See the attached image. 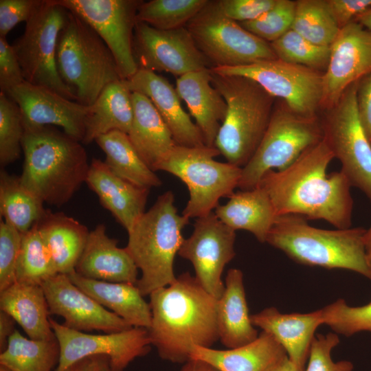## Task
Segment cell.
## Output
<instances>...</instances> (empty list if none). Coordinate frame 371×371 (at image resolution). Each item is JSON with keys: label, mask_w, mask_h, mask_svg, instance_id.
I'll use <instances>...</instances> for the list:
<instances>
[{"label": "cell", "mask_w": 371, "mask_h": 371, "mask_svg": "<svg viewBox=\"0 0 371 371\" xmlns=\"http://www.w3.org/2000/svg\"><path fill=\"white\" fill-rule=\"evenodd\" d=\"M85 182L127 232L145 212L150 189L117 176L104 161L95 158L91 160Z\"/></svg>", "instance_id": "cell-24"}, {"label": "cell", "mask_w": 371, "mask_h": 371, "mask_svg": "<svg viewBox=\"0 0 371 371\" xmlns=\"http://www.w3.org/2000/svg\"><path fill=\"white\" fill-rule=\"evenodd\" d=\"M68 14L69 11L56 0H43L12 46L26 82L77 101L75 94L61 79L56 66L58 36Z\"/></svg>", "instance_id": "cell-11"}, {"label": "cell", "mask_w": 371, "mask_h": 371, "mask_svg": "<svg viewBox=\"0 0 371 371\" xmlns=\"http://www.w3.org/2000/svg\"><path fill=\"white\" fill-rule=\"evenodd\" d=\"M0 371H10V370H8L7 368L0 366Z\"/></svg>", "instance_id": "cell-58"}, {"label": "cell", "mask_w": 371, "mask_h": 371, "mask_svg": "<svg viewBox=\"0 0 371 371\" xmlns=\"http://www.w3.org/2000/svg\"><path fill=\"white\" fill-rule=\"evenodd\" d=\"M295 1L277 0L274 6L254 21L239 23L245 29L271 43L291 29Z\"/></svg>", "instance_id": "cell-43"}, {"label": "cell", "mask_w": 371, "mask_h": 371, "mask_svg": "<svg viewBox=\"0 0 371 371\" xmlns=\"http://www.w3.org/2000/svg\"><path fill=\"white\" fill-rule=\"evenodd\" d=\"M36 225L58 273L69 275L75 271L89 236L87 227L63 212L49 210Z\"/></svg>", "instance_id": "cell-32"}, {"label": "cell", "mask_w": 371, "mask_h": 371, "mask_svg": "<svg viewBox=\"0 0 371 371\" xmlns=\"http://www.w3.org/2000/svg\"><path fill=\"white\" fill-rule=\"evenodd\" d=\"M133 118L128 137L143 161L154 167L176 146L165 122L146 95L132 92Z\"/></svg>", "instance_id": "cell-29"}, {"label": "cell", "mask_w": 371, "mask_h": 371, "mask_svg": "<svg viewBox=\"0 0 371 371\" xmlns=\"http://www.w3.org/2000/svg\"><path fill=\"white\" fill-rule=\"evenodd\" d=\"M323 74L322 109L333 107L352 84L371 74V32L357 22L341 28Z\"/></svg>", "instance_id": "cell-18"}, {"label": "cell", "mask_w": 371, "mask_h": 371, "mask_svg": "<svg viewBox=\"0 0 371 371\" xmlns=\"http://www.w3.org/2000/svg\"><path fill=\"white\" fill-rule=\"evenodd\" d=\"M131 93L123 80L111 82L104 89L89 106L82 144H89L113 131L128 133L133 118Z\"/></svg>", "instance_id": "cell-33"}, {"label": "cell", "mask_w": 371, "mask_h": 371, "mask_svg": "<svg viewBox=\"0 0 371 371\" xmlns=\"http://www.w3.org/2000/svg\"><path fill=\"white\" fill-rule=\"evenodd\" d=\"M104 356H92L76 361L65 371H100Z\"/></svg>", "instance_id": "cell-52"}, {"label": "cell", "mask_w": 371, "mask_h": 371, "mask_svg": "<svg viewBox=\"0 0 371 371\" xmlns=\"http://www.w3.org/2000/svg\"><path fill=\"white\" fill-rule=\"evenodd\" d=\"M209 0H151L141 3L137 22L161 30L186 27Z\"/></svg>", "instance_id": "cell-39"}, {"label": "cell", "mask_w": 371, "mask_h": 371, "mask_svg": "<svg viewBox=\"0 0 371 371\" xmlns=\"http://www.w3.org/2000/svg\"><path fill=\"white\" fill-rule=\"evenodd\" d=\"M95 142L106 155L105 164L117 176L144 188L161 185V179L141 158L127 133L113 131Z\"/></svg>", "instance_id": "cell-34"}, {"label": "cell", "mask_w": 371, "mask_h": 371, "mask_svg": "<svg viewBox=\"0 0 371 371\" xmlns=\"http://www.w3.org/2000/svg\"><path fill=\"white\" fill-rule=\"evenodd\" d=\"M58 273L36 223L22 234L16 267V282L41 285Z\"/></svg>", "instance_id": "cell-37"}, {"label": "cell", "mask_w": 371, "mask_h": 371, "mask_svg": "<svg viewBox=\"0 0 371 371\" xmlns=\"http://www.w3.org/2000/svg\"><path fill=\"white\" fill-rule=\"evenodd\" d=\"M60 359L56 338L34 340L16 329L7 347L0 352V366L10 371H52Z\"/></svg>", "instance_id": "cell-36"}, {"label": "cell", "mask_w": 371, "mask_h": 371, "mask_svg": "<svg viewBox=\"0 0 371 371\" xmlns=\"http://www.w3.org/2000/svg\"><path fill=\"white\" fill-rule=\"evenodd\" d=\"M286 356L276 339L262 330L254 341L235 348L194 347L190 359L204 361L219 371H268Z\"/></svg>", "instance_id": "cell-27"}, {"label": "cell", "mask_w": 371, "mask_h": 371, "mask_svg": "<svg viewBox=\"0 0 371 371\" xmlns=\"http://www.w3.org/2000/svg\"><path fill=\"white\" fill-rule=\"evenodd\" d=\"M211 76L212 85L227 107L214 146L227 162L243 168L265 133L276 98L251 78L220 75L212 71Z\"/></svg>", "instance_id": "cell-6"}, {"label": "cell", "mask_w": 371, "mask_h": 371, "mask_svg": "<svg viewBox=\"0 0 371 371\" xmlns=\"http://www.w3.org/2000/svg\"><path fill=\"white\" fill-rule=\"evenodd\" d=\"M236 231L212 212L196 219L192 234L183 239L178 252L192 263L197 281L216 299L225 289L223 271L236 256Z\"/></svg>", "instance_id": "cell-16"}, {"label": "cell", "mask_w": 371, "mask_h": 371, "mask_svg": "<svg viewBox=\"0 0 371 371\" xmlns=\"http://www.w3.org/2000/svg\"><path fill=\"white\" fill-rule=\"evenodd\" d=\"M270 44L277 58L281 60L322 72L328 67L330 46L314 44L292 29Z\"/></svg>", "instance_id": "cell-40"}, {"label": "cell", "mask_w": 371, "mask_h": 371, "mask_svg": "<svg viewBox=\"0 0 371 371\" xmlns=\"http://www.w3.org/2000/svg\"><path fill=\"white\" fill-rule=\"evenodd\" d=\"M133 54L139 69L176 76L212 68L186 27L161 30L137 22Z\"/></svg>", "instance_id": "cell-17"}, {"label": "cell", "mask_w": 371, "mask_h": 371, "mask_svg": "<svg viewBox=\"0 0 371 371\" xmlns=\"http://www.w3.org/2000/svg\"><path fill=\"white\" fill-rule=\"evenodd\" d=\"M323 138L318 117L299 115L285 104L275 106L257 150L242 168L238 188L240 190L255 188L265 172L286 168Z\"/></svg>", "instance_id": "cell-9"}, {"label": "cell", "mask_w": 371, "mask_h": 371, "mask_svg": "<svg viewBox=\"0 0 371 371\" xmlns=\"http://www.w3.org/2000/svg\"><path fill=\"white\" fill-rule=\"evenodd\" d=\"M216 320L219 340L228 348L243 346L258 337L249 313L243 273L239 269L232 268L227 273L225 289L216 302Z\"/></svg>", "instance_id": "cell-26"}, {"label": "cell", "mask_w": 371, "mask_h": 371, "mask_svg": "<svg viewBox=\"0 0 371 371\" xmlns=\"http://www.w3.org/2000/svg\"><path fill=\"white\" fill-rule=\"evenodd\" d=\"M104 224L89 232L84 250L76 266L80 276L97 280L136 284L138 268L126 248L117 247Z\"/></svg>", "instance_id": "cell-23"}, {"label": "cell", "mask_w": 371, "mask_h": 371, "mask_svg": "<svg viewBox=\"0 0 371 371\" xmlns=\"http://www.w3.org/2000/svg\"><path fill=\"white\" fill-rule=\"evenodd\" d=\"M210 69L220 75L251 78L273 98L282 99L293 113L303 117H318L324 72L278 58L243 66L212 67Z\"/></svg>", "instance_id": "cell-13"}, {"label": "cell", "mask_w": 371, "mask_h": 371, "mask_svg": "<svg viewBox=\"0 0 371 371\" xmlns=\"http://www.w3.org/2000/svg\"><path fill=\"white\" fill-rule=\"evenodd\" d=\"M354 22H357L371 32V8L360 14Z\"/></svg>", "instance_id": "cell-55"}, {"label": "cell", "mask_w": 371, "mask_h": 371, "mask_svg": "<svg viewBox=\"0 0 371 371\" xmlns=\"http://www.w3.org/2000/svg\"><path fill=\"white\" fill-rule=\"evenodd\" d=\"M291 29L311 43L330 46L340 29L327 0L295 1Z\"/></svg>", "instance_id": "cell-38"}, {"label": "cell", "mask_w": 371, "mask_h": 371, "mask_svg": "<svg viewBox=\"0 0 371 371\" xmlns=\"http://www.w3.org/2000/svg\"><path fill=\"white\" fill-rule=\"evenodd\" d=\"M220 154L215 146L176 145L153 168L173 175L187 186L189 199L182 214L189 219L212 212L221 198L229 197L238 188L242 168L215 160Z\"/></svg>", "instance_id": "cell-8"}, {"label": "cell", "mask_w": 371, "mask_h": 371, "mask_svg": "<svg viewBox=\"0 0 371 371\" xmlns=\"http://www.w3.org/2000/svg\"><path fill=\"white\" fill-rule=\"evenodd\" d=\"M175 89L194 118L205 144L214 146L227 107L222 95L212 85L210 68L178 77Z\"/></svg>", "instance_id": "cell-25"}, {"label": "cell", "mask_w": 371, "mask_h": 371, "mask_svg": "<svg viewBox=\"0 0 371 371\" xmlns=\"http://www.w3.org/2000/svg\"><path fill=\"white\" fill-rule=\"evenodd\" d=\"M180 371H219L211 364L196 359H190L186 363Z\"/></svg>", "instance_id": "cell-53"}, {"label": "cell", "mask_w": 371, "mask_h": 371, "mask_svg": "<svg viewBox=\"0 0 371 371\" xmlns=\"http://www.w3.org/2000/svg\"><path fill=\"white\" fill-rule=\"evenodd\" d=\"M327 2L340 30L371 8V0H327Z\"/></svg>", "instance_id": "cell-49"}, {"label": "cell", "mask_w": 371, "mask_h": 371, "mask_svg": "<svg viewBox=\"0 0 371 371\" xmlns=\"http://www.w3.org/2000/svg\"><path fill=\"white\" fill-rule=\"evenodd\" d=\"M25 133L18 104L0 91V164L1 168L14 162L22 150Z\"/></svg>", "instance_id": "cell-41"}, {"label": "cell", "mask_w": 371, "mask_h": 371, "mask_svg": "<svg viewBox=\"0 0 371 371\" xmlns=\"http://www.w3.org/2000/svg\"><path fill=\"white\" fill-rule=\"evenodd\" d=\"M85 21L108 46L122 79L139 69L133 54L134 30L139 0H56Z\"/></svg>", "instance_id": "cell-14"}, {"label": "cell", "mask_w": 371, "mask_h": 371, "mask_svg": "<svg viewBox=\"0 0 371 371\" xmlns=\"http://www.w3.org/2000/svg\"><path fill=\"white\" fill-rule=\"evenodd\" d=\"M41 286L50 314L62 317L63 325L70 329L109 333L133 327L79 289L66 274L57 273Z\"/></svg>", "instance_id": "cell-19"}, {"label": "cell", "mask_w": 371, "mask_h": 371, "mask_svg": "<svg viewBox=\"0 0 371 371\" xmlns=\"http://www.w3.org/2000/svg\"><path fill=\"white\" fill-rule=\"evenodd\" d=\"M268 371H298V370L288 356H286Z\"/></svg>", "instance_id": "cell-54"}, {"label": "cell", "mask_w": 371, "mask_h": 371, "mask_svg": "<svg viewBox=\"0 0 371 371\" xmlns=\"http://www.w3.org/2000/svg\"><path fill=\"white\" fill-rule=\"evenodd\" d=\"M5 93L19 106L25 130L56 126L82 143L89 106L26 81Z\"/></svg>", "instance_id": "cell-20"}, {"label": "cell", "mask_w": 371, "mask_h": 371, "mask_svg": "<svg viewBox=\"0 0 371 371\" xmlns=\"http://www.w3.org/2000/svg\"><path fill=\"white\" fill-rule=\"evenodd\" d=\"M72 282L105 308L133 327L148 328L151 311L136 284L84 278L76 271L67 275Z\"/></svg>", "instance_id": "cell-28"}, {"label": "cell", "mask_w": 371, "mask_h": 371, "mask_svg": "<svg viewBox=\"0 0 371 371\" xmlns=\"http://www.w3.org/2000/svg\"><path fill=\"white\" fill-rule=\"evenodd\" d=\"M189 220L179 214L175 195L168 190L128 232L126 248L142 272L136 285L144 297L176 280L175 258L184 239L183 229Z\"/></svg>", "instance_id": "cell-5"}, {"label": "cell", "mask_w": 371, "mask_h": 371, "mask_svg": "<svg viewBox=\"0 0 371 371\" xmlns=\"http://www.w3.org/2000/svg\"><path fill=\"white\" fill-rule=\"evenodd\" d=\"M252 324L271 335L283 347L298 371H304L317 328L323 324L321 310L307 313H282L276 307L251 315Z\"/></svg>", "instance_id": "cell-22"}, {"label": "cell", "mask_w": 371, "mask_h": 371, "mask_svg": "<svg viewBox=\"0 0 371 371\" xmlns=\"http://www.w3.org/2000/svg\"><path fill=\"white\" fill-rule=\"evenodd\" d=\"M56 66L77 102L87 106L95 102L108 85L122 80L106 43L85 21L69 11L58 36Z\"/></svg>", "instance_id": "cell-7"}, {"label": "cell", "mask_w": 371, "mask_h": 371, "mask_svg": "<svg viewBox=\"0 0 371 371\" xmlns=\"http://www.w3.org/2000/svg\"><path fill=\"white\" fill-rule=\"evenodd\" d=\"M43 202L27 189L19 177L0 172V212L21 233L30 230L45 214Z\"/></svg>", "instance_id": "cell-35"}, {"label": "cell", "mask_w": 371, "mask_h": 371, "mask_svg": "<svg viewBox=\"0 0 371 371\" xmlns=\"http://www.w3.org/2000/svg\"><path fill=\"white\" fill-rule=\"evenodd\" d=\"M295 214L278 216L266 243L301 265L346 269L371 281L364 245L366 229H324Z\"/></svg>", "instance_id": "cell-4"}, {"label": "cell", "mask_w": 371, "mask_h": 371, "mask_svg": "<svg viewBox=\"0 0 371 371\" xmlns=\"http://www.w3.org/2000/svg\"><path fill=\"white\" fill-rule=\"evenodd\" d=\"M186 27L212 67L243 66L278 58L269 43L225 16L218 1H208Z\"/></svg>", "instance_id": "cell-10"}, {"label": "cell", "mask_w": 371, "mask_h": 371, "mask_svg": "<svg viewBox=\"0 0 371 371\" xmlns=\"http://www.w3.org/2000/svg\"><path fill=\"white\" fill-rule=\"evenodd\" d=\"M25 78L18 57L6 38L0 36V89L7 93L24 82Z\"/></svg>", "instance_id": "cell-48"}, {"label": "cell", "mask_w": 371, "mask_h": 371, "mask_svg": "<svg viewBox=\"0 0 371 371\" xmlns=\"http://www.w3.org/2000/svg\"><path fill=\"white\" fill-rule=\"evenodd\" d=\"M100 371H113L110 367V365H109V360L108 359V357H105L103 361H102V366H101V368H100Z\"/></svg>", "instance_id": "cell-57"}, {"label": "cell", "mask_w": 371, "mask_h": 371, "mask_svg": "<svg viewBox=\"0 0 371 371\" xmlns=\"http://www.w3.org/2000/svg\"><path fill=\"white\" fill-rule=\"evenodd\" d=\"M365 251L368 265L371 269V225L364 236Z\"/></svg>", "instance_id": "cell-56"}, {"label": "cell", "mask_w": 371, "mask_h": 371, "mask_svg": "<svg viewBox=\"0 0 371 371\" xmlns=\"http://www.w3.org/2000/svg\"><path fill=\"white\" fill-rule=\"evenodd\" d=\"M357 84L350 86L320 121L324 138L341 164V170L371 203V144L358 115Z\"/></svg>", "instance_id": "cell-12"}, {"label": "cell", "mask_w": 371, "mask_h": 371, "mask_svg": "<svg viewBox=\"0 0 371 371\" xmlns=\"http://www.w3.org/2000/svg\"><path fill=\"white\" fill-rule=\"evenodd\" d=\"M218 2L225 16L243 23L259 18L271 9L277 0H218Z\"/></svg>", "instance_id": "cell-47"}, {"label": "cell", "mask_w": 371, "mask_h": 371, "mask_svg": "<svg viewBox=\"0 0 371 371\" xmlns=\"http://www.w3.org/2000/svg\"><path fill=\"white\" fill-rule=\"evenodd\" d=\"M214 212L230 228L248 231L260 243H266L278 216L269 195L258 186L234 192L228 201L219 204Z\"/></svg>", "instance_id": "cell-30"}, {"label": "cell", "mask_w": 371, "mask_h": 371, "mask_svg": "<svg viewBox=\"0 0 371 371\" xmlns=\"http://www.w3.org/2000/svg\"><path fill=\"white\" fill-rule=\"evenodd\" d=\"M16 322L6 313L0 312V351H3L7 347L11 335L16 330L14 328Z\"/></svg>", "instance_id": "cell-51"}, {"label": "cell", "mask_w": 371, "mask_h": 371, "mask_svg": "<svg viewBox=\"0 0 371 371\" xmlns=\"http://www.w3.org/2000/svg\"><path fill=\"white\" fill-rule=\"evenodd\" d=\"M0 309L21 326L29 338L55 339L49 309L41 285L14 282L0 291Z\"/></svg>", "instance_id": "cell-31"}, {"label": "cell", "mask_w": 371, "mask_h": 371, "mask_svg": "<svg viewBox=\"0 0 371 371\" xmlns=\"http://www.w3.org/2000/svg\"><path fill=\"white\" fill-rule=\"evenodd\" d=\"M339 341L335 333L316 335L311 344L308 365L304 371H352L354 366L351 361L335 362L332 359V350Z\"/></svg>", "instance_id": "cell-45"}, {"label": "cell", "mask_w": 371, "mask_h": 371, "mask_svg": "<svg viewBox=\"0 0 371 371\" xmlns=\"http://www.w3.org/2000/svg\"><path fill=\"white\" fill-rule=\"evenodd\" d=\"M334 158L323 138L286 168L265 172L258 186L269 195L276 215L322 219L336 229L351 227V184L341 170L326 172Z\"/></svg>", "instance_id": "cell-1"}, {"label": "cell", "mask_w": 371, "mask_h": 371, "mask_svg": "<svg viewBox=\"0 0 371 371\" xmlns=\"http://www.w3.org/2000/svg\"><path fill=\"white\" fill-rule=\"evenodd\" d=\"M357 106L359 121L371 144V74L358 82Z\"/></svg>", "instance_id": "cell-50"}, {"label": "cell", "mask_w": 371, "mask_h": 371, "mask_svg": "<svg viewBox=\"0 0 371 371\" xmlns=\"http://www.w3.org/2000/svg\"><path fill=\"white\" fill-rule=\"evenodd\" d=\"M49 322L60 347L56 371H65L76 361L92 356L106 357L113 371H124L135 359L146 355L152 346L145 328L95 335L70 329L52 318Z\"/></svg>", "instance_id": "cell-15"}, {"label": "cell", "mask_w": 371, "mask_h": 371, "mask_svg": "<svg viewBox=\"0 0 371 371\" xmlns=\"http://www.w3.org/2000/svg\"><path fill=\"white\" fill-rule=\"evenodd\" d=\"M21 183L43 203L60 207L86 181L89 168L81 142L54 126L25 130Z\"/></svg>", "instance_id": "cell-3"}, {"label": "cell", "mask_w": 371, "mask_h": 371, "mask_svg": "<svg viewBox=\"0 0 371 371\" xmlns=\"http://www.w3.org/2000/svg\"><path fill=\"white\" fill-rule=\"evenodd\" d=\"M320 310L323 324L337 335L350 337L360 332L371 333V302L352 306L344 300L338 299Z\"/></svg>", "instance_id": "cell-42"}, {"label": "cell", "mask_w": 371, "mask_h": 371, "mask_svg": "<svg viewBox=\"0 0 371 371\" xmlns=\"http://www.w3.org/2000/svg\"><path fill=\"white\" fill-rule=\"evenodd\" d=\"M22 233L5 221L0 223V291L16 282V267Z\"/></svg>", "instance_id": "cell-44"}, {"label": "cell", "mask_w": 371, "mask_h": 371, "mask_svg": "<svg viewBox=\"0 0 371 371\" xmlns=\"http://www.w3.org/2000/svg\"><path fill=\"white\" fill-rule=\"evenodd\" d=\"M131 92L149 98L169 128L175 144L186 147L205 146L202 134L183 109L176 89L164 77L142 69L124 80Z\"/></svg>", "instance_id": "cell-21"}, {"label": "cell", "mask_w": 371, "mask_h": 371, "mask_svg": "<svg viewBox=\"0 0 371 371\" xmlns=\"http://www.w3.org/2000/svg\"><path fill=\"white\" fill-rule=\"evenodd\" d=\"M43 3V0H0V36L7 34L16 25L27 23Z\"/></svg>", "instance_id": "cell-46"}, {"label": "cell", "mask_w": 371, "mask_h": 371, "mask_svg": "<svg viewBox=\"0 0 371 371\" xmlns=\"http://www.w3.org/2000/svg\"><path fill=\"white\" fill-rule=\"evenodd\" d=\"M152 346L172 363L190 359L194 347L211 348L219 340L216 302L188 272L150 295Z\"/></svg>", "instance_id": "cell-2"}]
</instances>
